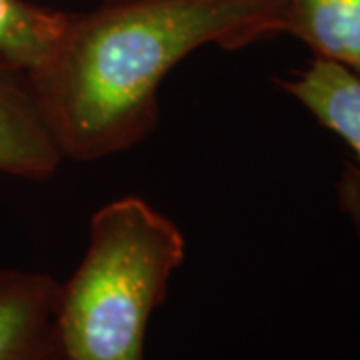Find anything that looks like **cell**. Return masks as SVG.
<instances>
[{"label":"cell","instance_id":"cell-1","mask_svg":"<svg viewBox=\"0 0 360 360\" xmlns=\"http://www.w3.org/2000/svg\"><path fill=\"white\" fill-rule=\"evenodd\" d=\"M274 34L272 0H110L66 14L56 46L28 78L63 158L92 162L155 130L158 89L188 54Z\"/></svg>","mask_w":360,"mask_h":360},{"label":"cell","instance_id":"cell-2","mask_svg":"<svg viewBox=\"0 0 360 360\" xmlns=\"http://www.w3.org/2000/svg\"><path fill=\"white\" fill-rule=\"evenodd\" d=\"M184 252L179 226L139 196L98 208L84 258L60 284L63 360H144L148 322Z\"/></svg>","mask_w":360,"mask_h":360},{"label":"cell","instance_id":"cell-3","mask_svg":"<svg viewBox=\"0 0 360 360\" xmlns=\"http://www.w3.org/2000/svg\"><path fill=\"white\" fill-rule=\"evenodd\" d=\"M278 84L352 148L354 162L342 168L336 196L360 234V77L336 63L314 58L304 70L281 78Z\"/></svg>","mask_w":360,"mask_h":360},{"label":"cell","instance_id":"cell-4","mask_svg":"<svg viewBox=\"0 0 360 360\" xmlns=\"http://www.w3.org/2000/svg\"><path fill=\"white\" fill-rule=\"evenodd\" d=\"M51 274L0 269V360H63Z\"/></svg>","mask_w":360,"mask_h":360},{"label":"cell","instance_id":"cell-5","mask_svg":"<svg viewBox=\"0 0 360 360\" xmlns=\"http://www.w3.org/2000/svg\"><path fill=\"white\" fill-rule=\"evenodd\" d=\"M60 162L63 155L40 115L30 78L0 56V174L44 180Z\"/></svg>","mask_w":360,"mask_h":360},{"label":"cell","instance_id":"cell-6","mask_svg":"<svg viewBox=\"0 0 360 360\" xmlns=\"http://www.w3.org/2000/svg\"><path fill=\"white\" fill-rule=\"evenodd\" d=\"M276 34L302 40L314 58L360 77V0H272Z\"/></svg>","mask_w":360,"mask_h":360},{"label":"cell","instance_id":"cell-7","mask_svg":"<svg viewBox=\"0 0 360 360\" xmlns=\"http://www.w3.org/2000/svg\"><path fill=\"white\" fill-rule=\"evenodd\" d=\"M66 14L26 0H0V56L28 75L56 46L65 30Z\"/></svg>","mask_w":360,"mask_h":360},{"label":"cell","instance_id":"cell-8","mask_svg":"<svg viewBox=\"0 0 360 360\" xmlns=\"http://www.w3.org/2000/svg\"><path fill=\"white\" fill-rule=\"evenodd\" d=\"M104 2H110V0H104Z\"/></svg>","mask_w":360,"mask_h":360}]
</instances>
